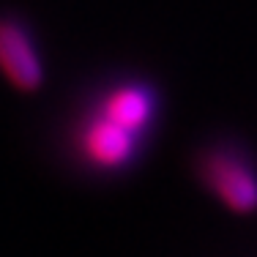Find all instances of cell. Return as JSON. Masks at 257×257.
I'll return each instance as SVG.
<instances>
[{"label": "cell", "instance_id": "3957f363", "mask_svg": "<svg viewBox=\"0 0 257 257\" xmlns=\"http://www.w3.org/2000/svg\"><path fill=\"white\" fill-rule=\"evenodd\" d=\"M82 104L148 143L162 118V90L154 79L140 74H112L101 79L88 90Z\"/></svg>", "mask_w": 257, "mask_h": 257}, {"label": "cell", "instance_id": "6da1fadb", "mask_svg": "<svg viewBox=\"0 0 257 257\" xmlns=\"http://www.w3.org/2000/svg\"><path fill=\"white\" fill-rule=\"evenodd\" d=\"M148 148V140L107 120L88 104H82L66 126V154L88 175L101 178L128 175L143 162Z\"/></svg>", "mask_w": 257, "mask_h": 257}, {"label": "cell", "instance_id": "7a4b0ae2", "mask_svg": "<svg viewBox=\"0 0 257 257\" xmlns=\"http://www.w3.org/2000/svg\"><path fill=\"white\" fill-rule=\"evenodd\" d=\"M197 181L232 213L257 211V159L235 137H216L194 156Z\"/></svg>", "mask_w": 257, "mask_h": 257}, {"label": "cell", "instance_id": "277c9868", "mask_svg": "<svg viewBox=\"0 0 257 257\" xmlns=\"http://www.w3.org/2000/svg\"><path fill=\"white\" fill-rule=\"evenodd\" d=\"M0 74L17 90L33 93L47 79V63L41 55L36 30L20 14H0Z\"/></svg>", "mask_w": 257, "mask_h": 257}]
</instances>
